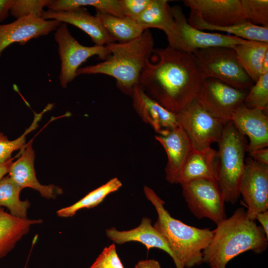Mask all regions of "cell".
<instances>
[{
  "label": "cell",
  "mask_w": 268,
  "mask_h": 268,
  "mask_svg": "<svg viewBox=\"0 0 268 268\" xmlns=\"http://www.w3.org/2000/svg\"><path fill=\"white\" fill-rule=\"evenodd\" d=\"M213 231L210 243L202 251V263L210 268H226L230 260L243 252L261 254L268 247V238L262 227L248 217L242 207Z\"/></svg>",
  "instance_id": "obj_2"
},
{
  "label": "cell",
  "mask_w": 268,
  "mask_h": 268,
  "mask_svg": "<svg viewBox=\"0 0 268 268\" xmlns=\"http://www.w3.org/2000/svg\"><path fill=\"white\" fill-rule=\"evenodd\" d=\"M216 182L225 202L236 203L239 197V186L245 168L248 143L231 121L224 124L218 142Z\"/></svg>",
  "instance_id": "obj_5"
},
{
  "label": "cell",
  "mask_w": 268,
  "mask_h": 268,
  "mask_svg": "<svg viewBox=\"0 0 268 268\" xmlns=\"http://www.w3.org/2000/svg\"><path fill=\"white\" fill-rule=\"evenodd\" d=\"M172 8L175 29L168 39L169 46L176 50L192 53L198 49L211 47H228L244 43L248 40L234 35L209 33L198 29L188 22L182 9L179 5Z\"/></svg>",
  "instance_id": "obj_7"
},
{
  "label": "cell",
  "mask_w": 268,
  "mask_h": 268,
  "mask_svg": "<svg viewBox=\"0 0 268 268\" xmlns=\"http://www.w3.org/2000/svg\"><path fill=\"white\" fill-rule=\"evenodd\" d=\"M90 6L96 10L115 16L125 17L119 0H50L46 7L55 11H65L76 8Z\"/></svg>",
  "instance_id": "obj_29"
},
{
  "label": "cell",
  "mask_w": 268,
  "mask_h": 268,
  "mask_svg": "<svg viewBox=\"0 0 268 268\" xmlns=\"http://www.w3.org/2000/svg\"><path fill=\"white\" fill-rule=\"evenodd\" d=\"M146 199L157 213L154 227L165 237L178 262L176 268H191L202 263V251L210 243L213 231L199 228L184 223L172 217L165 208V202L147 186H144Z\"/></svg>",
  "instance_id": "obj_4"
},
{
  "label": "cell",
  "mask_w": 268,
  "mask_h": 268,
  "mask_svg": "<svg viewBox=\"0 0 268 268\" xmlns=\"http://www.w3.org/2000/svg\"><path fill=\"white\" fill-rule=\"evenodd\" d=\"M255 219L258 220L261 224L266 237L268 238V210L258 213Z\"/></svg>",
  "instance_id": "obj_38"
},
{
  "label": "cell",
  "mask_w": 268,
  "mask_h": 268,
  "mask_svg": "<svg viewBox=\"0 0 268 268\" xmlns=\"http://www.w3.org/2000/svg\"><path fill=\"white\" fill-rule=\"evenodd\" d=\"M96 16L101 21L108 33L118 43H125L139 37L144 31L134 19L115 16L96 10Z\"/></svg>",
  "instance_id": "obj_26"
},
{
  "label": "cell",
  "mask_w": 268,
  "mask_h": 268,
  "mask_svg": "<svg viewBox=\"0 0 268 268\" xmlns=\"http://www.w3.org/2000/svg\"><path fill=\"white\" fill-rule=\"evenodd\" d=\"M29 142L20 157L12 162L9 169L8 176L22 189L30 188L38 191L47 199H54L63 193L61 188L55 185H43L36 176L34 169V150Z\"/></svg>",
  "instance_id": "obj_20"
},
{
  "label": "cell",
  "mask_w": 268,
  "mask_h": 268,
  "mask_svg": "<svg viewBox=\"0 0 268 268\" xmlns=\"http://www.w3.org/2000/svg\"><path fill=\"white\" fill-rule=\"evenodd\" d=\"M62 22L46 20L34 15L20 17L14 21L0 24V57L3 50L13 43L25 44L29 40L45 36L56 29Z\"/></svg>",
  "instance_id": "obj_14"
},
{
  "label": "cell",
  "mask_w": 268,
  "mask_h": 268,
  "mask_svg": "<svg viewBox=\"0 0 268 268\" xmlns=\"http://www.w3.org/2000/svg\"><path fill=\"white\" fill-rule=\"evenodd\" d=\"M250 156L257 162L268 165V148L259 149L249 153Z\"/></svg>",
  "instance_id": "obj_36"
},
{
  "label": "cell",
  "mask_w": 268,
  "mask_h": 268,
  "mask_svg": "<svg viewBox=\"0 0 268 268\" xmlns=\"http://www.w3.org/2000/svg\"><path fill=\"white\" fill-rule=\"evenodd\" d=\"M248 92L217 79L206 78L203 80L196 100L209 114L226 123L243 103Z\"/></svg>",
  "instance_id": "obj_11"
},
{
  "label": "cell",
  "mask_w": 268,
  "mask_h": 268,
  "mask_svg": "<svg viewBox=\"0 0 268 268\" xmlns=\"http://www.w3.org/2000/svg\"><path fill=\"white\" fill-rule=\"evenodd\" d=\"M140 76L145 93L170 111L178 114L196 100L203 79L191 53L168 46L153 50Z\"/></svg>",
  "instance_id": "obj_1"
},
{
  "label": "cell",
  "mask_w": 268,
  "mask_h": 268,
  "mask_svg": "<svg viewBox=\"0 0 268 268\" xmlns=\"http://www.w3.org/2000/svg\"><path fill=\"white\" fill-rule=\"evenodd\" d=\"M13 1L14 0H0V22L9 16Z\"/></svg>",
  "instance_id": "obj_37"
},
{
  "label": "cell",
  "mask_w": 268,
  "mask_h": 268,
  "mask_svg": "<svg viewBox=\"0 0 268 268\" xmlns=\"http://www.w3.org/2000/svg\"><path fill=\"white\" fill-rule=\"evenodd\" d=\"M268 73V52L266 54L262 65V74Z\"/></svg>",
  "instance_id": "obj_41"
},
{
  "label": "cell",
  "mask_w": 268,
  "mask_h": 268,
  "mask_svg": "<svg viewBox=\"0 0 268 268\" xmlns=\"http://www.w3.org/2000/svg\"><path fill=\"white\" fill-rule=\"evenodd\" d=\"M246 19L262 26H268V0H241Z\"/></svg>",
  "instance_id": "obj_31"
},
{
  "label": "cell",
  "mask_w": 268,
  "mask_h": 268,
  "mask_svg": "<svg viewBox=\"0 0 268 268\" xmlns=\"http://www.w3.org/2000/svg\"><path fill=\"white\" fill-rule=\"evenodd\" d=\"M217 151L211 147L202 150H191L179 171L176 183L180 184L198 179L216 181Z\"/></svg>",
  "instance_id": "obj_21"
},
{
  "label": "cell",
  "mask_w": 268,
  "mask_h": 268,
  "mask_svg": "<svg viewBox=\"0 0 268 268\" xmlns=\"http://www.w3.org/2000/svg\"><path fill=\"white\" fill-rule=\"evenodd\" d=\"M187 20L191 26L201 30L219 31L248 41L268 43V26H259L248 21L228 27L214 26L204 22L192 10Z\"/></svg>",
  "instance_id": "obj_24"
},
{
  "label": "cell",
  "mask_w": 268,
  "mask_h": 268,
  "mask_svg": "<svg viewBox=\"0 0 268 268\" xmlns=\"http://www.w3.org/2000/svg\"><path fill=\"white\" fill-rule=\"evenodd\" d=\"M42 222L41 219L15 217L0 206V259L6 255L29 231L31 225Z\"/></svg>",
  "instance_id": "obj_22"
},
{
  "label": "cell",
  "mask_w": 268,
  "mask_h": 268,
  "mask_svg": "<svg viewBox=\"0 0 268 268\" xmlns=\"http://www.w3.org/2000/svg\"><path fill=\"white\" fill-rule=\"evenodd\" d=\"M233 48L240 66L255 83L262 75V62L268 52V43L248 40Z\"/></svg>",
  "instance_id": "obj_25"
},
{
  "label": "cell",
  "mask_w": 268,
  "mask_h": 268,
  "mask_svg": "<svg viewBox=\"0 0 268 268\" xmlns=\"http://www.w3.org/2000/svg\"><path fill=\"white\" fill-rule=\"evenodd\" d=\"M243 104L249 108H258L264 112L268 109V73L262 74L249 90Z\"/></svg>",
  "instance_id": "obj_30"
},
{
  "label": "cell",
  "mask_w": 268,
  "mask_h": 268,
  "mask_svg": "<svg viewBox=\"0 0 268 268\" xmlns=\"http://www.w3.org/2000/svg\"><path fill=\"white\" fill-rule=\"evenodd\" d=\"M13 159V158H10L3 164L0 165V180L3 178L6 173H8Z\"/></svg>",
  "instance_id": "obj_40"
},
{
  "label": "cell",
  "mask_w": 268,
  "mask_h": 268,
  "mask_svg": "<svg viewBox=\"0 0 268 268\" xmlns=\"http://www.w3.org/2000/svg\"><path fill=\"white\" fill-rule=\"evenodd\" d=\"M131 97L134 108L137 114L158 134L180 127L177 115L150 98L139 85L134 87Z\"/></svg>",
  "instance_id": "obj_17"
},
{
  "label": "cell",
  "mask_w": 268,
  "mask_h": 268,
  "mask_svg": "<svg viewBox=\"0 0 268 268\" xmlns=\"http://www.w3.org/2000/svg\"><path fill=\"white\" fill-rule=\"evenodd\" d=\"M181 185L188 207L197 218H208L218 225L227 218L225 201L216 180L198 179Z\"/></svg>",
  "instance_id": "obj_9"
},
{
  "label": "cell",
  "mask_w": 268,
  "mask_h": 268,
  "mask_svg": "<svg viewBox=\"0 0 268 268\" xmlns=\"http://www.w3.org/2000/svg\"><path fill=\"white\" fill-rule=\"evenodd\" d=\"M177 115L193 149L202 150L219 141L226 123L207 112L196 100Z\"/></svg>",
  "instance_id": "obj_10"
},
{
  "label": "cell",
  "mask_w": 268,
  "mask_h": 268,
  "mask_svg": "<svg viewBox=\"0 0 268 268\" xmlns=\"http://www.w3.org/2000/svg\"><path fill=\"white\" fill-rule=\"evenodd\" d=\"M106 236L115 243L122 244L129 242H138L148 251L152 248L163 250L172 258L176 267L177 260L165 237L151 224V220L143 217L139 226L127 231H119L115 227L106 230Z\"/></svg>",
  "instance_id": "obj_19"
},
{
  "label": "cell",
  "mask_w": 268,
  "mask_h": 268,
  "mask_svg": "<svg viewBox=\"0 0 268 268\" xmlns=\"http://www.w3.org/2000/svg\"><path fill=\"white\" fill-rule=\"evenodd\" d=\"M151 0H119L125 16L134 19L147 6Z\"/></svg>",
  "instance_id": "obj_35"
},
{
  "label": "cell",
  "mask_w": 268,
  "mask_h": 268,
  "mask_svg": "<svg viewBox=\"0 0 268 268\" xmlns=\"http://www.w3.org/2000/svg\"><path fill=\"white\" fill-rule=\"evenodd\" d=\"M122 186L121 182L117 178H113L72 205L58 210L57 214L60 217H71L80 209L94 207L101 203L108 195L118 190Z\"/></svg>",
  "instance_id": "obj_28"
},
{
  "label": "cell",
  "mask_w": 268,
  "mask_h": 268,
  "mask_svg": "<svg viewBox=\"0 0 268 268\" xmlns=\"http://www.w3.org/2000/svg\"><path fill=\"white\" fill-rule=\"evenodd\" d=\"M134 268H161V267L157 261L150 259L138 262Z\"/></svg>",
  "instance_id": "obj_39"
},
{
  "label": "cell",
  "mask_w": 268,
  "mask_h": 268,
  "mask_svg": "<svg viewBox=\"0 0 268 268\" xmlns=\"http://www.w3.org/2000/svg\"><path fill=\"white\" fill-rule=\"evenodd\" d=\"M31 131L32 129L28 128L20 136L12 140H9L7 136L0 133V165L11 158L13 151L24 146L26 136Z\"/></svg>",
  "instance_id": "obj_33"
},
{
  "label": "cell",
  "mask_w": 268,
  "mask_h": 268,
  "mask_svg": "<svg viewBox=\"0 0 268 268\" xmlns=\"http://www.w3.org/2000/svg\"><path fill=\"white\" fill-rule=\"evenodd\" d=\"M203 80L214 78L238 89L249 90L254 83L239 63L232 47L198 49L191 53Z\"/></svg>",
  "instance_id": "obj_6"
},
{
  "label": "cell",
  "mask_w": 268,
  "mask_h": 268,
  "mask_svg": "<svg viewBox=\"0 0 268 268\" xmlns=\"http://www.w3.org/2000/svg\"><path fill=\"white\" fill-rule=\"evenodd\" d=\"M89 268H124L112 244L105 247Z\"/></svg>",
  "instance_id": "obj_34"
},
{
  "label": "cell",
  "mask_w": 268,
  "mask_h": 268,
  "mask_svg": "<svg viewBox=\"0 0 268 268\" xmlns=\"http://www.w3.org/2000/svg\"><path fill=\"white\" fill-rule=\"evenodd\" d=\"M166 0H151L146 8L134 19L144 30L156 28L165 33L167 39L173 34L175 23L172 8Z\"/></svg>",
  "instance_id": "obj_23"
},
{
  "label": "cell",
  "mask_w": 268,
  "mask_h": 268,
  "mask_svg": "<svg viewBox=\"0 0 268 268\" xmlns=\"http://www.w3.org/2000/svg\"><path fill=\"white\" fill-rule=\"evenodd\" d=\"M155 137L167 156L166 179L170 183H176L178 174L193 148L190 139L181 127Z\"/></svg>",
  "instance_id": "obj_18"
},
{
  "label": "cell",
  "mask_w": 268,
  "mask_h": 268,
  "mask_svg": "<svg viewBox=\"0 0 268 268\" xmlns=\"http://www.w3.org/2000/svg\"><path fill=\"white\" fill-rule=\"evenodd\" d=\"M50 0H14L10 13L18 19L34 15L40 17L43 8L46 7Z\"/></svg>",
  "instance_id": "obj_32"
},
{
  "label": "cell",
  "mask_w": 268,
  "mask_h": 268,
  "mask_svg": "<svg viewBox=\"0 0 268 268\" xmlns=\"http://www.w3.org/2000/svg\"><path fill=\"white\" fill-rule=\"evenodd\" d=\"M55 40L58 44V52L61 60L59 76L60 84L66 88L76 76L79 66L88 58L97 56L105 60L110 55L106 46H85L80 44L71 34L66 23H62L54 34Z\"/></svg>",
  "instance_id": "obj_8"
},
{
  "label": "cell",
  "mask_w": 268,
  "mask_h": 268,
  "mask_svg": "<svg viewBox=\"0 0 268 268\" xmlns=\"http://www.w3.org/2000/svg\"><path fill=\"white\" fill-rule=\"evenodd\" d=\"M237 130L249 139L247 151L267 147L268 117L262 110L249 108L243 103L233 113L230 120Z\"/></svg>",
  "instance_id": "obj_15"
},
{
  "label": "cell",
  "mask_w": 268,
  "mask_h": 268,
  "mask_svg": "<svg viewBox=\"0 0 268 268\" xmlns=\"http://www.w3.org/2000/svg\"><path fill=\"white\" fill-rule=\"evenodd\" d=\"M239 192L250 219L256 220L258 213L268 210V165L257 162L251 156L246 159Z\"/></svg>",
  "instance_id": "obj_12"
},
{
  "label": "cell",
  "mask_w": 268,
  "mask_h": 268,
  "mask_svg": "<svg viewBox=\"0 0 268 268\" xmlns=\"http://www.w3.org/2000/svg\"><path fill=\"white\" fill-rule=\"evenodd\" d=\"M185 5L207 24L228 27L247 21L241 0H185Z\"/></svg>",
  "instance_id": "obj_13"
},
{
  "label": "cell",
  "mask_w": 268,
  "mask_h": 268,
  "mask_svg": "<svg viewBox=\"0 0 268 268\" xmlns=\"http://www.w3.org/2000/svg\"><path fill=\"white\" fill-rule=\"evenodd\" d=\"M28 260H29V257H28V259L27 260L26 264V265H25V266L23 268H27V266Z\"/></svg>",
  "instance_id": "obj_42"
},
{
  "label": "cell",
  "mask_w": 268,
  "mask_h": 268,
  "mask_svg": "<svg viewBox=\"0 0 268 268\" xmlns=\"http://www.w3.org/2000/svg\"><path fill=\"white\" fill-rule=\"evenodd\" d=\"M154 39L149 29L128 42L106 45L110 55L104 61L79 68L76 75L103 74L115 78L118 88L132 97L134 88L139 85L141 73L154 49Z\"/></svg>",
  "instance_id": "obj_3"
},
{
  "label": "cell",
  "mask_w": 268,
  "mask_h": 268,
  "mask_svg": "<svg viewBox=\"0 0 268 268\" xmlns=\"http://www.w3.org/2000/svg\"><path fill=\"white\" fill-rule=\"evenodd\" d=\"M41 17L46 20H56L78 27L90 37L95 45L106 46L116 41L100 19L91 15L84 7L65 11L43 10Z\"/></svg>",
  "instance_id": "obj_16"
},
{
  "label": "cell",
  "mask_w": 268,
  "mask_h": 268,
  "mask_svg": "<svg viewBox=\"0 0 268 268\" xmlns=\"http://www.w3.org/2000/svg\"><path fill=\"white\" fill-rule=\"evenodd\" d=\"M22 189L8 175L0 180V206L7 207L15 217L25 218L30 203L27 200H20Z\"/></svg>",
  "instance_id": "obj_27"
}]
</instances>
